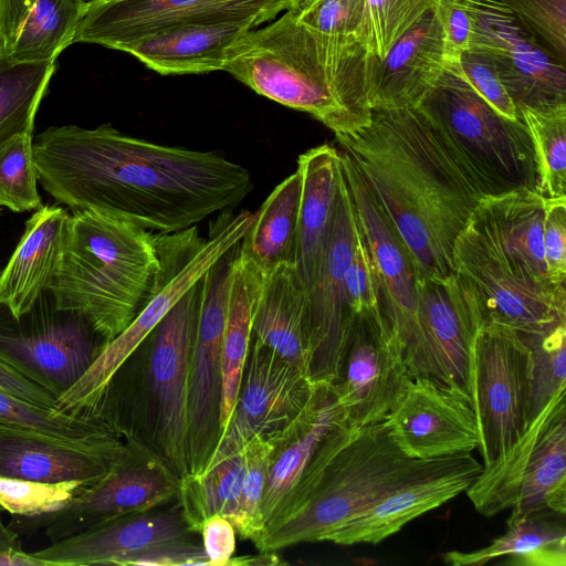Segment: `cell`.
<instances>
[{
    "label": "cell",
    "instance_id": "1",
    "mask_svg": "<svg viewBox=\"0 0 566 566\" xmlns=\"http://www.w3.org/2000/svg\"><path fill=\"white\" fill-rule=\"evenodd\" d=\"M33 151L39 182L56 202L153 232L186 230L253 189L250 171L216 151L151 143L111 124L49 127Z\"/></svg>",
    "mask_w": 566,
    "mask_h": 566
},
{
    "label": "cell",
    "instance_id": "2",
    "mask_svg": "<svg viewBox=\"0 0 566 566\" xmlns=\"http://www.w3.org/2000/svg\"><path fill=\"white\" fill-rule=\"evenodd\" d=\"M400 237L417 280L455 272L453 253L486 196L419 107L371 108L369 122L334 133Z\"/></svg>",
    "mask_w": 566,
    "mask_h": 566
},
{
    "label": "cell",
    "instance_id": "3",
    "mask_svg": "<svg viewBox=\"0 0 566 566\" xmlns=\"http://www.w3.org/2000/svg\"><path fill=\"white\" fill-rule=\"evenodd\" d=\"M377 59L356 35L318 32L286 9L237 40L227 50L222 71L338 133L369 122Z\"/></svg>",
    "mask_w": 566,
    "mask_h": 566
},
{
    "label": "cell",
    "instance_id": "4",
    "mask_svg": "<svg viewBox=\"0 0 566 566\" xmlns=\"http://www.w3.org/2000/svg\"><path fill=\"white\" fill-rule=\"evenodd\" d=\"M465 453L411 459L394 443L384 421L361 427L342 421L324 439L276 516L252 542L260 552L324 542L387 493L457 463Z\"/></svg>",
    "mask_w": 566,
    "mask_h": 566
},
{
    "label": "cell",
    "instance_id": "5",
    "mask_svg": "<svg viewBox=\"0 0 566 566\" xmlns=\"http://www.w3.org/2000/svg\"><path fill=\"white\" fill-rule=\"evenodd\" d=\"M160 266L156 232L116 216H70L50 291L59 308L83 315L108 343L146 303Z\"/></svg>",
    "mask_w": 566,
    "mask_h": 566
},
{
    "label": "cell",
    "instance_id": "6",
    "mask_svg": "<svg viewBox=\"0 0 566 566\" xmlns=\"http://www.w3.org/2000/svg\"><path fill=\"white\" fill-rule=\"evenodd\" d=\"M417 107L486 197L538 191L534 146L522 118L501 115L446 70Z\"/></svg>",
    "mask_w": 566,
    "mask_h": 566
},
{
    "label": "cell",
    "instance_id": "7",
    "mask_svg": "<svg viewBox=\"0 0 566 566\" xmlns=\"http://www.w3.org/2000/svg\"><path fill=\"white\" fill-rule=\"evenodd\" d=\"M474 509L491 517L541 511L566 513V387L532 419L524 434L465 491Z\"/></svg>",
    "mask_w": 566,
    "mask_h": 566
},
{
    "label": "cell",
    "instance_id": "8",
    "mask_svg": "<svg viewBox=\"0 0 566 566\" xmlns=\"http://www.w3.org/2000/svg\"><path fill=\"white\" fill-rule=\"evenodd\" d=\"M160 266L150 294L132 323L108 342L82 377L56 400V409L87 415L119 367L139 348L174 304L229 250L227 241L203 238L197 227L156 234Z\"/></svg>",
    "mask_w": 566,
    "mask_h": 566
},
{
    "label": "cell",
    "instance_id": "9",
    "mask_svg": "<svg viewBox=\"0 0 566 566\" xmlns=\"http://www.w3.org/2000/svg\"><path fill=\"white\" fill-rule=\"evenodd\" d=\"M106 344L83 315L59 308L50 290L17 316L0 303V361L56 400L82 377Z\"/></svg>",
    "mask_w": 566,
    "mask_h": 566
},
{
    "label": "cell",
    "instance_id": "10",
    "mask_svg": "<svg viewBox=\"0 0 566 566\" xmlns=\"http://www.w3.org/2000/svg\"><path fill=\"white\" fill-rule=\"evenodd\" d=\"M200 280L174 304L142 344L146 352L147 443L179 478L188 474V384Z\"/></svg>",
    "mask_w": 566,
    "mask_h": 566
},
{
    "label": "cell",
    "instance_id": "11",
    "mask_svg": "<svg viewBox=\"0 0 566 566\" xmlns=\"http://www.w3.org/2000/svg\"><path fill=\"white\" fill-rule=\"evenodd\" d=\"M108 473L62 509L34 517L13 516L19 533L43 530L52 542L87 531L111 518L150 511L177 497L180 478L165 459L137 437Z\"/></svg>",
    "mask_w": 566,
    "mask_h": 566
},
{
    "label": "cell",
    "instance_id": "12",
    "mask_svg": "<svg viewBox=\"0 0 566 566\" xmlns=\"http://www.w3.org/2000/svg\"><path fill=\"white\" fill-rule=\"evenodd\" d=\"M528 348L514 329L483 323L471 349V403L479 452L489 467L525 432L528 420Z\"/></svg>",
    "mask_w": 566,
    "mask_h": 566
},
{
    "label": "cell",
    "instance_id": "13",
    "mask_svg": "<svg viewBox=\"0 0 566 566\" xmlns=\"http://www.w3.org/2000/svg\"><path fill=\"white\" fill-rule=\"evenodd\" d=\"M410 379L403 345L379 307L352 313L331 382L345 422L384 421Z\"/></svg>",
    "mask_w": 566,
    "mask_h": 566
},
{
    "label": "cell",
    "instance_id": "14",
    "mask_svg": "<svg viewBox=\"0 0 566 566\" xmlns=\"http://www.w3.org/2000/svg\"><path fill=\"white\" fill-rule=\"evenodd\" d=\"M453 260L481 325L491 322L531 335L566 324L565 287H545L517 275L470 222L455 242Z\"/></svg>",
    "mask_w": 566,
    "mask_h": 566
},
{
    "label": "cell",
    "instance_id": "15",
    "mask_svg": "<svg viewBox=\"0 0 566 566\" xmlns=\"http://www.w3.org/2000/svg\"><path fill=\"white\" fill-rule=\"evenodd\" d=\"M339 154L357 228L375 274L378 307L403 345L411 378H427L417 316V274L413 263L348 156L340 149Z\"/></svg>",
    "mask_w": 566,
    "mask_h": 566
},
{
    "label": "cell",
    "instance_id": "16",
    "mask_svg": "<svg viewBox=\"0 0 566 566\" xmlns=\"http://www.w3.org/2000/svg\"><path fill=\"white\" fill-rule=\"evenodd\" d=\"M238 244L200 280V302L188 384V474H201L221 436V352L230 270Z\"/></svg>",
    "mask_w": 566,
    "mask_h": 566
},
{
    "label": "cell",
    "instance_id": "17",
    "mask_svg": "<svg viewBox=\"0 0 566 566\" xmlns=\"http://www.w3.org/2000/svg\"><path fill=\"white\" fill-rule=\"evenodd\" d=\"M468 50L494 65L517 111L566 102V66L558 63L499 0H468Z\"/></svg>",
    "mask_w": 566,
    "mask_h": 566
},
{
    "label": "cell",
    "instance_id": "18",
    "mask_svg": "<svg viewBox=\"0 0 566 566\" xmlns=\"http://www.w3.org/2000/svg\"><path fill=\"white\" fill-rule=\"evenodd\" d=\"M290 0H88L73 43L114 50L157 30L197 22L273 20Z\"/></svg>",
    "mask_w": 566,
    "mask_h": 566
},
{
    "label": "cell",
    "instance_id": "19",
    "mask_svg": "<svg viewBox=\"0 0 566 566\" xmlns=\"http://www.w3.org/2000/svg\"><path fill=\"white\" fill-rule=\"evenodd\" d=\"M314 385L306 373L251 338L235 402L206 470L254 437L269 440L281 431L304 408Z\"/></svg>",
    "mask_w": 566,
    "mask_h": 566
},
{
    "label": "cell",
    "instance_id": "20",
    "mask_svg": "<svg viewBox=\"0 0 566 566\" xmlns=\"http://www.w3.org/2000/svg\"><path fill=\"white\" fill-rule=\"evenodd\" d=\"M417 316L427 378L471 400V349L478 308L455 274L417 280Z\"/></svg>",
    "mask_w": 566,
    "mask_h": 566
},
{
    "label": "cell",
    "instance_id": "21",
    "mask_svg": "<svg viewBox=\"0 0 566 566\" xmlns=\"http://www.w3.org/2000/svg\"><path fill=\"white\" fill-rule=\"evenodd\" d=\"M407 457L431 460L472 452L480 438L471 400L423 377H412L384 420Z\"/></svg>",
    "mask_w": 566,
    "mask_h": 566
},
{
    "label": "cell",
    "instance_id": "22",
    "mask_svg": "<svg viewBox=\"0 0 566 566\" xmlns=\"http://www.w3.org/2000/svg\"><path fill=\"white\" fill-rule=\"evenodd\" d=\"M357 237L355 210L342 170L325 254L315 282L307 292L312 344L308 375L314 382L331 384L335 376L344 329L352 314L346 303L345 273Z\"/></svg>",
    "mask_w": 566,
    "mask_h": 566
},
{
    "label": "cell",
    "instance_id": "23",
    "mask_svg": "<svg viewBox=\"0 0 566 566\" xmlns=\"http://www.w3.org/2000/svg\"><path fill=\"white\" fill-rule=\"evenodd\" d=\"M126 449L120 436L69 441L0 420V475L45 483L97 482Z\"/></svg>",
    "mask_w": 566,
    "mask_h": 566
},
{
    "label": "cell",
    "instance_id": "24",
    "mask_svg": "<svg viewBox=\"0 0 566 566\" xmlns=\"http://www.w3.org/2000/svg\"><path fill=\"white\" fill-rule=\"evenodd\" d=\"M197 535L176 499L171 506L111 518L30 554L45 566L119 565L150 546Z\"/></svg>",
    "mask_w": 566,
    "mask_h": 566
},
{
    "label": "cell",
    "instance_id": "25",
    "mask_svg": "<svg viewBox=\"0 0 566 566\" xmlns=\"http://www.w3.org/2000/svg\"><path fill=\"white\" fill-rule=\"evenodd\" d=\"M483 469L472 452L457 463L413 480L377 500L326 536L337 545L378 544L413 518L465 492Z\"/></svg>",
    "mask_w": 566,
    "mask_h": 566
},
{
    "label": "cell",
    "instance_id": "26",
    "mask_svg": "<svg viewBox=\"0 0 566 566\" xmlns=\"http://www.w3.org/2000/svg\"><path fill=\"white\" fill-rule=\"evenodd\" d=\"M544 214L545 197L523 188L483 198L469 222L517 275L545 287H565L553 284L547 274Z\"/></svg>",
    "mask_w": 566,
    "mask_h": 566
},
{
    "label": "cell",
    "instance_id": "27",
    "mask_svg": "<svg viewBox=\"0 0 566 566\" xmlns=\"http://www.w3.org/2000/svg\"><path fill=\"white\" fill-rule=\"evenodd\" d=\"M342 421L343 410L332 385L315 382L301 412L268 440L270 464L261 510L264 528L284 505L324 439Z\"/></svg>",
    "mask_w": 566,
    "mask_h": 566
},
{
    "label": "cell",
    "instance_id": "28",
    "mask_svg": "<svg viewBox=\"0 0 566 566\" xmlns=\"http://www.w3.org/2000/svg\"><path fill=\"white\" fill-rule=\"evenodd\" d=\"M444 70V35L433 10L403 33L384 59H377L371 108L417 107Z\"/></svg>",
    "mask_w": 566,
    "mask_h": 566
},
{
    "label": "cell",
    "instance_id": "29",
    "mask_svg": "<svg viewBox=\"0 0 566 566\" xmlns=\"http://www.w3.org/2000/svg\"><path fill=\"white\" fill-rule=\"evenodd\" d=\"M251 338L308 375L312 355L307 293L295 265L259 271ZM310 376V375H308Z\"/></svg>",
    "mask_w": 566,
    "mask_h": 566
},
{
    "label": "cell",
    "instance_id": "30",
    "mask_svg": "<svg viewBox=\"0 0 566 566\" xmlns=\"http://www.w3.org/2000/svg\"><path fill=\"white\" fill-rule=\"evenodd\" d=\"M256 27L253 20L177 24L135 39L119 51L161 75L222 71L227 50Z\"/></svg>",
    "mask_w": 566,
    "mask_h": 566
},
{
    "label": "cell",
    "instance_id": "31",
    "mask_svg": "<svg viewBox=\"0 0 566 566\" xmlns=\"http://www.w3.org/2000/svg\"><path fill=\"white\" fill-rule=\"evenodd\" d=\"M85 0H0V59L54 62L73 39Z\"/></svg>",
    "mask_w": 566,
    "mask_h": 566
},
{
    "label": "cell",
    "instance_id": "32",
    "mask_svg": "<svg viewBox=\"0 0 566 566\" xmlns=\"http://www.w3.org/2000/svg\"><path fill=\"white\" fill-rule=\"evenodd\" d=\"M302 179L298 212L296 271L311 290L325 254L342 181L338 147L323 144L301 154Z\"/></svg>",
    "mask_w": 566,
    "mask_h": 566
},
{
    "label": "cell",
    "instance_id": "33",
    "mask_svg": "<svg viewBox=\"0 0 566 566\" xmlns=\"http://www.w3.org/2000/svg\"><path fill=\"white\" fill-rule=\"evenodd\" d=\"M70 213L42 206L25 222L22 237L0 274V303L13 315L29 310L56 273Z\"/></svg>",
    "mask_w": 566,
    "mask_h": 566
},
{
    "label": "cell",
    "instance_id": "34",
    "mask_svg": "<svg viewBox=\"0 0 566 566\" xmlns=\"http://www.w3.org/2000/svg\"><path fill=\"white\" fill-rule=\"evenodd\" d=\"M451 566H482L502 559L514 566H565V514L541 511L510 515L506 531L489 545L471 551H449L441 555Z\"/></svg>",
    "mask_w": 566,
    "mask_h": 566
},
{
    "label": "cell",
    "instance_id": "35",
    "mask_svg": "<svg viewBox=\"0 0 566 566\" xmlns=\"http://www.w3.org/2000/svg\"><path fill=\"white\" fill-rule=\"evenodd\" d=\"M301 193L302 179L296 169L266 197L239 242L240 255L261 273L282 264L296 266Z\"/></svg>",
    "mask_w": 566,
    "mask_h": 566
},
{
    "label": "cell",
    "instance_id": "36",
    "mask_svg": "<svg viewBox=\"0 0 566 566\" xmlns=\"http://www.w3.org/2000/svg\"><path fill=\"white\" fill-rule=\"evenodd\" d=\"M258 275L259 270L240 255L238 243L230 270L228 312L221 352V431L230 418L249 355L252 304Z\"/></svg>",
    "mask_w": 566,
    "mask_h": 566
},
{
    "label": "cell",
    "instance_id": "37",
    "mask_svg": "<svg viewBox=\"0 0 566 566\" xmlns=\"http://www.w3.org/2000/svg\"><path fill=\"white\" fill-rule=\"evenodd\" d=\"M245 474L244 448L218 461L199 475L180 478L177 493L184 515L193 532L212 515L232 518Z\"/></svg>",
    "mask_w": 566,
    "mask_h": 566
},
{
    "label": "cell",
    "instance_id": "38",
    "mask_svg": "<svg viewBox=\"0 0 566 566\" xmlns=\"http://www.w3.org/2000/svg\"><path fill=\"white\" fill-rule=\"evenodd\" d=\"M55 71L54 62L10 63L0 59V144L33 134L35 115Z\"/></svg>",
    "mask_w": 566,
    "mask_h": 566
},
{
    "label": "cell",
    "instance_id": "39",
    "mask_svg": "<svg viewBox=\"0 0 566 566\" xmlns=\"http://www.w3.org/2000/svg\"><path fill=\"white\" fill-rule=\"evenodd\" d=\"M518 113L533 142L538 191L546 198L566 197V102Z\"/></svg>",
    "mask_w": 566,
    "mask_h": 566
},
{
    "label": "cell",
    "instance_id": "40",
    "mask_svg": "<svg viewBox=\"0 0 566 566\" xmlns=\"http://www.w3.org/2000/svg\"><path fill=\"white\" fill-rule=\"evenodd\" d=\"M0 420L69 441H94L117 434L95 417L34 405L2 388Z\"/></svg>",
    "mask_w": 566,
    "mask_h": 566
},
{
    "label": "cell",
    "instance_id": "41",
    "mask_svg": "<svg viewBox=\"0 0 566 566\" xmlns=\"http://www.w3.org/2000/svg\"><path fill=\"white\" fill-rule=\"evenodd\" d=\"M528 348V420L566 387V324L544 334L522 335Z\"/></svg>",
    "mask_w": 566,
    "mask_h": 566
},
{
    "label": "cell",
    "instance_id": "42",
    "mask_svg": "<svg viewBox=\"0 0 566 566\" xmlns=\"http://www.w3.org/2000/svg\"><path fill=\"white\" fill-rule=\"evenodd\" d=\"M33 136L20 133L0 144V208L14 212L40 209Z\"/></svg>",
    "mask_w": 566,
    "mask_h": 566
},
{
    "label": "cell",
    "instance_id": "43",
    "mask_svg": "<svg viewBox=\"0 0 566 566\" xmlns=\"http://www.w3.org/2000/svg\"><path fill=\"white\" fill-rule=\"evenodd\" d=\"M440 0H366L357 38L378 59L413 24L433 11Z\"/></svg>",
    "mask_w": 566,
    "mask_h": 566
},
{
    "label": "cell",
    "instance_id": "44",
    "mask_svg": "<svg viewBox=\"0 0 566 566\" xmlns=\"http://www.w3.org/2000/svg\"><path fill=\"white\" fill-rule=\"evenodd\" d=\"M95 483L87 481L45 483L0 475V509L12 516L22 517L52 513L65 506Z\"/></svg>",
    "mask_w": 566,
    "mask_h": 566
},
{
    "label": "cell",
    "instance_id": "45",
    "mask_svg": "<svg viewBox=\"0 0 566 566\" xmlns=\"http://www.w3.org/2000/svg\"><path fill=\"white\" fill-rule=\"evenodd\" d=\"M271 443L254 437L244 447L245 474L235 512L230 520L237 534L254 541L264 528L262 501L268 481Z\"/></svg>",
    "mask_w": 566,
    "mask_h": 566
},
{
    "label": "cell",
    "instance_id": "46",
    "mask_svg": "<svg viewBox=\"0 0 566 566\" xmlns=\"http://www.w3.org/2000/svg\"><path fill=\"white\" fill-rule=\"evenodd\" d=\"M537 42L566 66V0H499Z\"/></svg>",
    "mask_w": 566,
    "mask_h": 566
},
{
    "label": "cell",
    "instance_id": "47",
    "mask_svg": "<svg viewBox=\"0 0 566 566\" xmlns=\"http://www.w3.org/2000/svg\"><path fill=\"white\" fill-rule=\"evenodd\" d=\"M446 71L464 81L491 107L506 118L521 119L520 113L503 85L494 65L483 54L467 50Z\"/></svg>",
    "mask_w": 566,
    "mask_h": 566
},
{
    "label": "cell",
    "instance_id": "48",
    "mask_svg": "<svg viewBox=\"0 0 566 566\" xmlns=\"http://www.w3.org/2000/svg\"><path fill=\"white\" fill-rule=\"evenodd\" d=\"M366 0H314L298 19L307 27L332 35H356L361 25Z\"/></svg>",
    "mask_w": 566,
    "mask_h": 566
},
{
    "label": "cell",
    "instance_id": "49",
    "mask_svg": "<svg viewBox=\"0 0 566 566\" xmlns=\"http://www.w3.org/2000/svg\"><path fill=\"white\" fill-rule=\"evenodd\" d=\"M543 244L547 274L555 285L566 280V197L546 198Z\"/></svg>",
    "mask_w": 566,
    "mask_h": 566
},
{
    "label": "cell",
    "instance_id": "50",
    "mask_svg": "<svg viewBox=\"0 0 566 566\" xmlns=\"http://www.w3.org/2000/svg\"><path fill=\"white\" fill-rule=\"evenodd\" d=\"M345 295L350 313H360L378 306L375 274L359 231L352 261L345 273Z\"/></svg>",
    "mask_w": 566,
    "mask_h": 566
},
{
    "label": "cell",
    "instance_id": "51",
    "mask_svg": "<svg viewBox=\"0 0 566 566\" xmlns=\"http://www.w3.org/2000/svg\"><path fill=\"white\" fill-rule=\"evenodd\" d=\"M120 566H199L208 565L202 543L196 536L150 546L124 558Z\"/></svg>",
    "mask_w": 566,
    "mask_h": 566
},
{
    "label": "cell",
    "instance_id": "52",
    "mask_svg": "<svg viewBox=\"0 0 566 566\" xmlns=\"http://www.w3.org/2000/svg\"><path fill=\"white\" fill-rule=\"evenodd\" d=\"M444 35L446 65L469 49L472 18L468 0H440L434 9Z\"/></svg>",
    "mask_w": 566,
    "mask_h": 566
},
{
    "label": "cell",
    "instance_id": "53",
    "mask_svg": "<svg viewBox=\"0 0 566 566\" xmlns=\"http://www.w3.org/2000/svg\"><path fill=\"white\" fill-rule=\"evenodd\" d=\"M208 566H228L237 545V531L233 524L222 515L208 517L199 532Z\"/></svg>",
    "mask_w": 566,
    "mask_h": 566
},
{
    "label": "cell",
    "instance_id": "54",
    "mask_svg": "<svg viewBox=\"0 0 566 566\" xmlns=\"http://www.w3.org/2000/svg\"><path fill=\"white\" fill-rule=\"evenodd\" d=\"M0 388L31 403L56 409V398L0 361Z\"/></svg>",
    "mask_w": 566,
    "mask_h": 566
},
{
    "label": "cell",
    "instance_id": "55",
    "mask_svg": "<svg viewBox=\"0 0 566 566\" xmlns=\"http://www.w3.org/2000/svg\"><path fill=\"white\" fill-rule=\"evenodd\" d=\"M1 512L2 510L0 509V553L21 552L19 534L3 523Z\"/></svg>",
    "mask_w": 566,
    "mask_h": 566
},
{
    "label": "cell",
    "instance_id": "56",
    "mask_svg": "<svg viewBox=\"0 0 566 566\" xmlns=\"http://www.w3.org/2000/svg\"><path fill=\"white\" fill-rule=\"evenodd\" d=\"M0 566H45V564L33 557L30 553L21 551L0 553Z\"/></svg>",
    "mask_w": 566,
    "mask_h": 566
},
{
    "label": "cell",
    "instance_id": "57",
    "mask_svg": "<svg viewBox=\"0 0 566 566\" xmlns=\"http://www.w3.org/2000/svg\"><path fill=\"white\" fill-rule=\"evenodd\" d=\"M280 564L276 552H260L256 556L232 557L229 565H276Z\"/></svg>",
    "mask_w": 566,
    "mask_h": 566
},
{
    "label": "cell",
    "instance_id": "58",
    "mask_svg": "<svg viewBox=\"0 0 566 566\" xmlns=\"http://www.w3.org/2000/svg\"><path fill=\"white\" fill-rule=\"evenodd\" d=\"M314 0H290V7L289 9H292L294 11H301L304 9L307 4H310Z\"/></svg>",
    "mask_w": 566,
    "mask_h": 566
},
{
    "label": "cell",
    "instance_id": "59",
    "mask_svg": "<svg viewBox=\"0 0 566 566\" xmlns=\"http://www.w3.org/2000/svg\"><path fill=\"white\" fill-rule=\"evenodd\" d=\"M0 214H1V208H0Z\"/></svg>",
    "mask_w": 566,
    "mask_h": 566
}]
</instances>
